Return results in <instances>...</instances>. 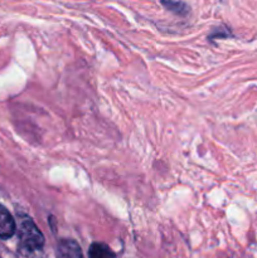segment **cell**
I'll return each instance as SVG.
<instances>
[{
  "instance_id": "1",
  "label": "cell",
  "mask_w": 257,
  "mask_h": 258,
  "mask_svg": "<svg viewBox=\"0 0 257 258\" xmlns=\"http://www.w3.org/2000/svg\"><path fill=\"white\" fill-rule=\"evenodd\" d=\"M18 236H19V246L33 249H43L44 236L29 217L20 218L19 227H18Z\"/></svg>"
},
{
  "instance_id": "2",
  "label": "cell",
  "mask_w": 257,
  "mask_h": 258,
  "mask_svg": "<svg viewBox=\"0 0 257 258\" xmlns=\"http://www.w3.org/2000/svg\"><path fill=\"white\" fill-rule=\"evenodd\" d=\"M57 254L58 258H83L80 244L68 238H63L58 242Z\"/></svg>"
},
{
  "instance_id": "3",
  "label": "cell",
  "mask_w": 257,
  "mask_h": 258,
  "mask_svg": "<svg viewBox=\"0 0 257 258\" xmlns=\"http://www.w3.org/2000/svg\"><path fill=\"white\" fill-rule=\"evenodd\" d=\"M17 224L10 212L0 204V238L8 239L14 236Z\"/></svg>"
},
{
  "instance_id": "4",
  "label": "cell",
  "mask_w": 257,
  "mask_h": 258,
  "mask_svg": "<svg viewBox=\"0 0 257 258\" xmlns=\"http://www.w3.org/2000/svg\"><path fill=\"white\" fill-rule=\"evenodd\" d=\"M88 257L90 258H115V253L112 249L105 243H92L88 251Z\"/></svg>"
},
{
  "instance_id": "5",
  "label": "cell",
  "mask_w": 257,
  "mask_h": 258,
  "mask_svg": "<svg viewBox=\"0 0 257 258\" xmlns=\"http://www.w3.org/2000/svg\"><path fill=\"white\" fill-rule=\"evenodd\" d=\"M160 3L165 9L176 15H183L184 17L189 13L188 5L183 2H179V0H160Z\"/></svg>"
},
{
  "instance_id": "6",
  "label": "cell",
  "mask_w": 257,
  "mask_h": 258,
  "mask_svg": "<svg viewBox=\"0 0 257 258\" xmlns=\"http://www.w3.org/2000/svg\"><path fill=\"white\" fill-rule=\"evenodd\" d=\"M18 258H44L43 249H33L18 246Z\"/></svg>"
}]
</instances>
